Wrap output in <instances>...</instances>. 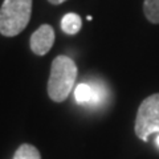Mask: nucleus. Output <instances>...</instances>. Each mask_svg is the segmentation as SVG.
Listing matches in <instances>:
<instances>
[{
	"instance_id": "1a4fd4ad",
	"label": "nucleus",
	"mask_w": 159,
	"mask_h": 159,
	"mask_svg": "<svg viewBox=\"0 0 159 159\" xmlns=\"http://www.w3.org/2000/svg\"><path fill=\"white\" fill-rule=\"evenodd\" d=\"M51 4H53V6H58V4H62V3H65L66 0H48Z\"/></svg>"
},
{
	"instance_id": "6e6552de",
	"label": "nucleus",
	"mask_w": 159,
	"mask_h": 159,
	"mask_svg": "<svg viewBox=\"0 0 159 159\" xmlns=\"http://www.w3.org/2000/svg\"><path fill=\"white\" fill-rule=\"evenodd\" d=\"M12 159H41V155L34 146L25 143L17 148Z\"/></svg>"
},
{
	"instance_id": "20e7f679",
	"label": "nucleus",
	"mask_w": 159,
	"mask_h": 159,
	"mask_svg": "<svg viewBox=\"0 0 159 159\" xmlns=\"http://www.w3.org/2000/svg\"><path fill=\"white\" fill-rule=\"evenodd\" d=\"M54 43V31L52 25L49 24H43L39 29H36L29 40L31 49L37 56H44L52 49Z\"/></svg>"
},
{
	"instance_id": "f257e3e1",
	"label": "nucleus",
	"mask_w": 159,
	"mask_h": 159,
	"mask_svg": "<svg viewBox=\"0 0 159 159\" xmlns=\"http://www.w3.org/2000/svg\"><path fill=\"white\" fill-rule=\"evenodd\" d=\"M77 78V65L68 56H57L51 66L48 96L54 102H62L70 94Z\"/></svg>"
},
{
	"instance_id": "39448f33",
	"label": "nucleus",
	"mask_w": 159,
	"mask_h": 159,
	"mask_svg": "<svg viewBox=\"0 0 159 159\" xmlns=\"http://www.w3.org/2000/svg\"><path fill=\"white\" fill-rule=\"evenodd\" d=\"M82 27V20L77 13H66L61 20V28L66 34H76Z\"/></svg>"
},
{
	"instance_id": "0eeeda50",
	"label": "nucleus",
	"mask_w": 159,
	"mask_h": 159,
	"mask_svg": "<svg viewBox=\"0 0 159 159\" xmlns=\"http://www.w3.org/2000/svg\"><path fill=\"white\" fill-rule=\"evenodd\" d=\"M74 97L78 103H86L89 105L93 98V86L89 84H80L77 85L76 90H74Z\"/></svg>"
},
{
	"instance_id": "7ed1b4c3",
	"label": "nucleus",
	"mask_w": 159,
	"mask_h": 159,
	"mask_svg": "<svg viewBox=\"0 0 159 159\" xmlns=\"http://www.w3.org/2000/svg\"><path fill=\"white\" fill-rule=\"evenodd\" d=\"M154 133H159V93L143 99L135 118V134L139 139L146 142Z\"/></svg>"
},
{
	"instance_id": "f03ea898",
	"label": "nucleus",
	"mask_w": 159,
	"mask_h": 159,
	"mask_svg": "<svg viewBox=\"0 0 159 159\" xmlns=\"http://www.w3.org/2000/svg\"><path fill=\"white\" fill-rule=\"evenodd\" d=\"M32 15V0H4L0 8V33L13 37L28 25Z\"/></svg>"
},
{
	"instance_id": "9d476101",
	"label": "nucleus",
	"mask_w": 159,
	"mask_h": 159,
	"mask_svg": "<svg viewBox=\"0 0 159 159\" xmlns=\"http://www.w3.org/2000/svg\"><path fill=\"white\" fill-rule=\"evenodd\" d=\"M157 145L159 146V135H158V138H157Z\"/></svg>"
},
{
	"instance_id": "423d86ee",
	"label": "nucleus",
	"mask_w": 159,
	"mask_h": 159,
	"mask_svg": "<svg viewBox=\"0 0 159 159\" xmlns=\"http://www.w3.org/2000/svg\"><path fill=\"white\" fill-rule=\"evenodd\" d=\"M143 12L150 23L159 24V0H145Z\"/></svg>"
}]
</instances>
